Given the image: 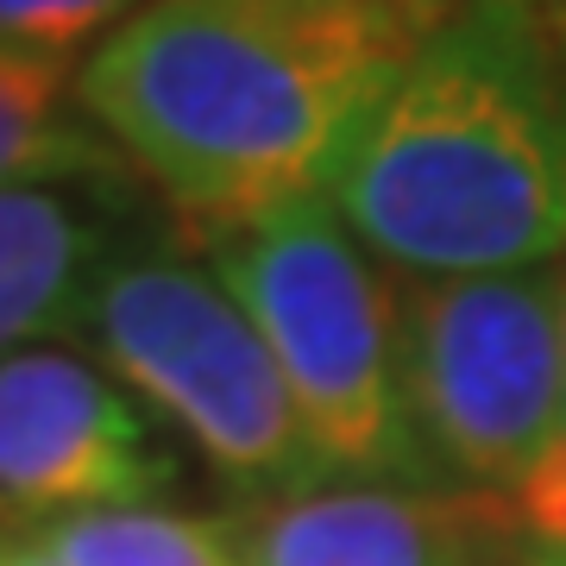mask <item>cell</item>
I'll use <instances>...</instances> for the list:
<instances>
[{
  "label": "cell",
  "instance_id": "9c48e42d",
  "mask_svg": "<svg viewBox=\"0 0 566 566\" xmlns=\"http://www.w3.org/2000/svg\"><path fill=\"white\" fill-rule=\"evenodd\" d=\"M82 57L0 44V189H70L120 170V151L76 102Z\"/></svg>",
  "mask_w": 566,
  "mask_h": 566
},
{
  "label": "cell",
  "instance_id": "8992f818",
  "mask_svg": "<svg viewBox=\"0 0 566 566\" xmlns=\"http://www.w3.org/2000/svg\"><path fill=\"white\" fill-rule=\"evenodd\" d=\"M170 472L177 465L126 385L70 346H25L0 359V516L63 523L88 510H133L151 504Z\"/></svg>",
  "mask_w": 566,
  "mask_h": 566
},
{
  "label": "cell",
  "instance_id": "8fae6325",
  "mask_svg": "<svg viewBox=\"0 0 566 566\" xmlns=\"http://www.w3.org/2000/svg\"><path fill=\"white\" fill-rule=\"evenodd\" d=\"M139 7L151 0H0V44L76 57L82 44L95 51L107 32H120Z\"/></svg>",
  "mask_w": 566,
  "mask_h": 566
},
{
  "label": "cell",
  "instance_id": "5bb4252c",
  "mask_svg": "<svg viewBox=\"0 0 566 566\" xmlns=\"http://www.w3.org/2000/svg\"><path fill=\"white\" fill-rule=\"evenodd\" d=\"M535 13H542V25L554 32V44H560V63H566V0H528Z\"/></svg>",
  "mask_w": 566,
  "mask_h": 566
},
{
  "label": "cell",
  "instance_id": "5b68a950",
  "mask_svg": "<svg viewBox=\"0 0 566 566\" xmlns=\"http://www.w3.org/2000/svg\"><path fill=\"white\" fill-rule=\"evenodd\" d=\"M403 378L428 460L510 497L560 422V271L409 277Z\"/></svg>",
  "mask_w": 566,
  "mask_h": 566
},
{
  "label": "cell",
  "instance_id": "277c9868",
  "mask_svg": "<svg viewBox=\"0 0 566 566\" xmlns=\"http://www.w3.org/2000/svg\"><path fill=\"white\" fill-rule=\"evenodd\" d=\"M82 327L107 371L170 416L227 485L283 497L327 479L271 346L214 264L177 252L107 259L82 296Z\"/></svg>",
  "mask_w": 566,
  "mask_h": 566
},
{
  "label": "cell",
  "instance_id": "9a60e30c",
  "mask_svg": "<svg viewBox=\"0 0 566 566\" xmlns=\"http://www.w3.org/2000/svg\"><path fill=\"white\" fill-rule=\"evenodd\" d=\"M523 566H566V547H535V542H528Z\"/></svg>",
  "mask_w": 566,
  "mask_h": 566
},
{
  "label": "cell",
  "instance_id": "7c38bea8",
  "mask_svg": "<svg viewBox=\"0 0 566 566\" xmlns=\"http://www.w3.org/2000/svg\"><path fill=\"white\" fill-rule=\"evenodd\" d=\"M560 271V340H566V259L554 264ZM510 504L523 516L528 542L535 547H566V378H560V422H554V441L535 460L523 485L510 491Z\"/></svg>",
  "mask_w": 566,
  "mask_h": 566
},
{
  "label": "cell",
  "instance_id": "3957f363",
  "mask_svg": "<svg viewBox=\"0 0 566 566\" xmlns=\"http://www.w3.org/2000/svg\"><path fill=\"white\" fill-rule=\"evenodd\" d=\"M296 397L322 472L422 479L428 447L403 378V290L353 240L327 196L208 245Z\"/></svg>",
  "mask_w": 566,
  "mask_h": 566
},
{
  "label": "cell",
  "instance_id": "52a82bcc",
  "mask_svg": "<svg viewBox=\"0 0 566 566\" xmlns=\"http://www.w3.org/2000/svg\"><path fill=\"white\" fill-rule=\"evenodd\" d=\"M245 566H523L528 528L504 491L346 485L283 491L233 516Z\"/></svg>",
  "mask_w": 566,
  "mask_h": 566
},
{
  "label": "cell",
  "instance_id": "4fadbf2b",
  "mask_svg": "<svg viewBox=\"0 0 566 566\" xmlns=\"http://www.w3.org/2000/svg\"><path fill=\"white\" fill-rule=\"evenodd\" d=\"M0 566H63L39 535H20V542H0Z\"/></svg>",
  "mask_w": 566,
  "mask_h": 566
},
{
  "label": "cell",
  "instance_id": "30bf717a",
  "mask_svg": "<svg viewBox=\"0 0 566 566\" xmlns=\"http://www.w3.org/2000/svg\"><path fill=\"white\" fill-rule=\"evenodd\" d=\"M39 542L63 566H245L233 516H182V510H88L44 523Z\"/></svg>",
  "mask_w": 566,
  "mask_h": 566
},
{
  "label": "cell",
  "instance_id": "7a4b0ae2",
  "mask_svg": "<svg viewBox=\"0 0 566 566\" xmlns=\"http://www.w3.org/2000/svg\"><path fill=\"white\" fill-rule=\"evenodd\" d=\"M327 202L403 277L566 259V63L528 0H460L334 170Z\"/></svg>",
  "mask_w": 566,
  "mask_h": 566
},
{
  "label": "cell",
  "instance_id": "2e32d148",
  "mask_svg": "<svg viewBox=\"0 0 566 566\" xmlns=\"http://www.w3.org/2000/svg\"><path fill=\"white\" fill-rule=\"evenodd\" d=\"M0 523H7V516H0ZM0 542H7V535H0Z\"/></svg>",
  "mask_w": 566,
  "mask_h": 566
},
{
  "label": "cell",
  "instance_id": "6da1fadb",
  "mask_svg": "<svg viewBox=\"0 0 566 566\" xmlns=\"http://www.w3.org/2000/svg\"><path fill=\"white\" fill-rule=\"evenodd\" d=\"M460 0H151L76 102L202 245L334 189L359 126Z\"/></svg>",
  "mask_w": 566,
  "mask_h": 566
},
{
  "label": "cell",
  "instance_id": "ba28073f",
  "mask_svg": "<svg viewBox=\"0 0 566 566\" xmlns=\"http://www.w3.org/2000/svg\"><path fill=\"white\" fill-rule=\"evenodd\" d=\"M102 227L70 189H0V359L82 322Z\"/></svg>",
  "mask_w": 566,
  "mask_h": 566
}]
</instances>
